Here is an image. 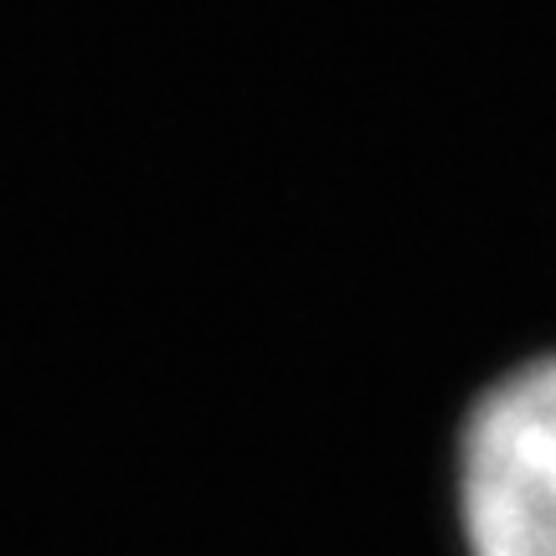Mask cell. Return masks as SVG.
Returning <instances> with one entry per match:
<instances>
[{
  "mask_svg": "<svg viewBox=\"0 0 556 556\" xmlns=\"http://www.w3.org/2000/svg\"><path fill=\"white\" fill-rule=\"evenodd\" d=\"M469 556H556V351L490 381L458 428Z\"/></svg>",
  "mask_w": 556,
  "mask_h": 556,
  "instance_id": "1",
  "label": "cell"
}]
</instances>
